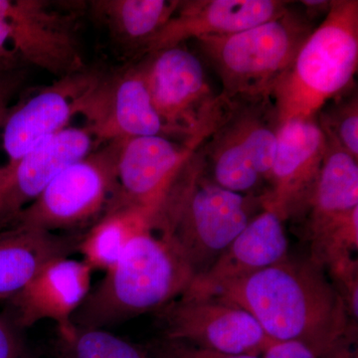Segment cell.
<instances>
[{
  "label": "cell",
  "mask_w": 358,
  "mask_h": 358,
  "mask_svg": "<svg viewBox=\"0 0 358 358\" xmlns=\"http://www.w3.org/2000/svg\"><path fill=\"white\" fill-rule=\"evenodd\" d=\"M326 271L310 257L288 256L224 285L210 298L243 308L272 341L301 343L320 357L336 341L357 331Z\"/></svg>",
  "instance_id": "cell-1"
},
{
  "label": "cell",
  "mask_w": 358,
  "mask_h": 358,
  "mask_svg": "<svg viewBox=\"0 0 358 358\" xmlns=\"http://www.w3.org/2000/svg\"><path fill=\"white\" fill-rule=\"evenodd\" d=\"M258 208L264 209L262 197L216 185L194 152L152 212L148 227L178 248L195 278L211 267Z\"/></svg>",
  "instance_id": "cell-2"
},
{
  "label": "cell",
  "mask_w": 358,
  "mask_h": 358,
  "mask_svg": "<svg viewBox=\"0 0 358 358\" xmlns=\"http://www.w3.org/2000/svg\"><path fill=\"white\" fill-rule=\"evenodd\" d=\"M194 279L185 257L150 228L129 241L121 258L91 289L73 317L80 327L106 329L178 299Z\"/></svg>",
  "instance_id": "cell-3"
},
{
  "label": "cell",
  "mask_w": 358,
  "mask_h": 358,
  "mask_svg": "<svg viewBox=\"0 0 358 358\" xmlns=\"http://www.w3.org/2000/svg\"><path fill=\"white\" fill-rule=\"evenodd\" d=\"M357 68L358 1L333 0L271 96L280 126L315 119L327 102L355 86Z\"/></svg>",
  "instance_id": "cell-4"
},
{
  "label": "cell",
  "mask_w": 358,
  "mask_h": 358,
  "mask_svg": "<svg viewBox=\"0 0 358 358\" xmlns=\"http://www.w3.org/2000/svg\"><path fill=\"white\" fill-rule=\"evenodd\" d=\"M294 3L279 17L244 31L193 40L199 57L220 79L221 96L271 98L317 26L300 2Z\"/></svg>",
  "instance_id": "cell-5"
},
{
  "label": "cell",
  "mask_w": 358,
  "mask_h": 358,
  "mask_svg": "<svg viewBox=\"0 0 358 358\" xmlns=\"http://www.w3.org/2000/svg\"><path fill=\"white\" fill-rule=\"evenodd\" d=\"M279 128L272 99L221 96L216 121L195 152L216 185L262 197L259 188L270 180Z\"/></svg>",
  "instance_id": "cell-6"
},
{
  "label": "cell",
  "mask_w": 358,
  "mask_h": 358,
  "mask_svg": "<svg viewBox=\"0 0 358 358\" xmlns=\"http://www.w3.org/2000/svg\"><path fill=\"white\" fill-rule=\"evenodd\" d=\"M121 143H105L66 167L6 228L58 233L93 226L105 215L117 189V159Z\"/></svg>",
  "instance_id": "cell-7"
},
{
  "label": "cell",
  "mask_w": 358,
  "mask_h": 358,
  "mask_svg": "<svg viewBox=\"0 0 358 358\" xmlns=\"http://www.w3.org/2000/svg\"><path fill=\"white\" fill-rule=\"evenodd\" d=\"M140 65L169 136L186 141L211 129L220 96L212 92L199 54L181 44L148 54Z\"/></svg>",
  "instance_id": "cell-8"
},
{
  "label": "cell",
  "mask_w": 358,
  "mask_h": 358,
  "mask_svg": "<svg viewBox=\"0 0 358 358\" xmlns=\"http://www.w3.org/2000/svg\"><path fill=\"white\" fill-rule=\"evenodd\" d=\"M16 54L62 79L85 69L76 16L65 4L44 0H0V55Z\"/></svg>",
  "instance_id": "cell-9"
},
{
  "label": "cell",
  "mask_w": 358,
  "mask_h": 358,
  "mask_svg": "<svg viewBox=\"0 0 358 358\" xmlns=\"http://www.w3.org/2000/svg\"><path fill=\"white\" fill-rule=\"evenodd\" d=\"M299 216L307 219L313 261L327 268L352 256L358 247V160L327 143L319 178Z\"/></svg>",
  "instance_id": "cell-10"
},
{
  "label": "cell",
  "mask_w": 358,
  "mask_h": 358,
  "mask_svg": "<svg viewBox=\"0 0 358 358\" xmlns=\"http://www.w3.org/2000/svg\"><path fill=\"white\" fill-rule=\"evenodd\" d=\"M164 338L229 355L262 357L272 339L253 315L217 298L181 299L157 312Z\"/></svg>",
  "instance_id": "cell-11"
},
{
  "label": "cell",
  "mask_w": 358,
  "mask_h": 358,
  "mask_svg": "<svg viewBox=\"0 0 358 358\" xmlns=\"http://www.w3.org/2000/svg\"><path fill=\"white\" fill-rule=\"evenodd\" d=\"M208 133L182 143L164 136L122 141L117 159V189L106 214L120 209L152 212Z\"/></svg>",
  "instance_id": "cell-12"
},
{
  "label": "cell",
  "mask_w": 358,
  "mask_h": 358,
  "mask_svg": "<svg viewBox=\"0 0 358 358\" xmlns=\"http://www.w3.org/2000/svg\"><path fill=\"white\" fill-rule=\"evenodd\" d=\"M79 115L96 145L138 136H164L166 127L155 110L140 63L113 76H102L85 93Z\"/></svg>",
  "instance_id": "cell-13"
},
{
  "label": "cell",
  "mask_w": 358,
  "mask_h": 358,
  "mask_svg": "<svg viewBox=\"0 0 358 358\" xmlns=\"http://www.w3.org/2000/svg\"><path fill=\"white\" fill-rule=\"evenodd\" d=\"M327 148L326 136L317 120L281 124L263 208L274 211L282 221L298 217L319 178Z\"/></svg>",
  "instance_id": "cell-14"
},
{
  "label": "cell",
  "mask_w": 358,
  "mask_h": 358,
  "mask_svg": "<svg viewBox=\"0 0 358 358\" xmlns=\"http://www.w3.org/2000/svg\"><path fill=\"white\" fill-rule=\"evenodd\" d=\"M86 127L66 128L13 164H0V230L34 201L66 167L96 150Z\"/></svg>",
  "instance_id": "cell-15"
},
{
  "label": "cell",
  "mask_w": 358,
  "mask_h": 358,
  "mask_svg": "<svg viewBox=\"0 0 358 358\" xmlns=\"http://www.w3.org/2000/svg\"><path fill=\"white\" fill-rule=\"evenodd\" d=\"M101 74L84 70L58 79L36 92L24 102L11 108L2 127V148L13 164L29 154L46 138L68 128L79 115L85 93Z\"/></svg>",
  "instance_id": "cell-16"
},
{
  "label": "cell",
  "mask_w": 358,
  "mask_h": 358,
  "mask_svg": "<svg viewBox=\"0 0 358 358\" xmlns=\"http://www.w3.org/2000/svg\"><path fill=\"white\" fill-rule=\"evenodd\" d=\"M93 272L83 260L56 259L6 301V312L23 331L41 320L55 322L58 333L69 331L73 317L91 291Z\"/></svg>",
  "instance_id": "cell-17"
},
{
  "label": "cell",
  "mask_w": 358,
  "mask_h": 358,
  "mask_svg": "<svg viewBox=\"0 0 358 358\" xmlns=\"http://www.w3.org/2000/svg\"><path fill=\"white\" fill-rule=\"evenodd\" d=\"M291 3L282 0L178 1L171 17L148 45L145 55L189 40L244 31L279 17Z\"/></svg>",
  "instance_id": "cell-18"
},
{
  "label": "cell",
  "mask_w": 358,
  "mask_h": 358,
  "mask_svg": "<svg viewBox=\"0 0 358 358\" xmlns=\"http://www.w3.org/2000/svg\"><path fill=\"white\" fill-rule=\"evenodd\" d=\"M282 222L274 211L264 208L224 250L211 267L192 280L179 298H210L224 285L285 260L289 256V244Z\"/></svg>",
  "instance_id": "cell-19"
},
{
  "label": "cell",
  "mask_w": 358,
  "mask_h": 358,
  "mask_svg": "<svg viewBox=\"0 0 358 358\" xmlns=\"http://www.w3.org/2000/svg\"><path fill=\"white\" fill-rule=\"evenodd\" d=\"M81 237L25 227L0 230V300L13 298L47 264L77 251Z\"/></svg>",
  "instance_id": "cell-20"
},
{
  "label": "cell",
  "mask_w": 358,
  "mask_h": 358,
  "mask_svg": "<svg viewBox=\"0 0 358 358\" xmlns=\"http://www.w3.org/2000/svg\"><path fill=\"white\" fill-rule=\"evenodd\" d=\"M178 4V0H95L89 7L117 44L145 56Z\"/></svg>",
  "instance_id": "cell-21"
},
{
  "label": "cell",
  "mask_w": 358,
  "mask_h": 358,
  "mask_svg": "<svg viewBox=\"0 0 358 358\" xmlns=\"http://www.w3.org/2000/svg\"><path fill=\"white\" fill-rule=\"evenodd\" d=\"M150 214L120 209L105 214L80 239L77 251L92 270L108 272L121 258L129 241L148 227Z\"/></svg>",
  "instance_id": "cell-22"
},
{
  "label": "cell",
  "mask_w": 358,
  "mask_h": 358,
  "mask_svg": "<svg viewBox=\"0 0 358 358\" xmlns=\"http://www.w3.org/2000/svg\"><path fill=\"white\" fill-rule=\"evenodd\" d=\"M57 358H155L148 348L134 345L106 329L74 326L58 333L54 343Z\"/></svg>",
  "instance_id": "cell-23"
},
{
  "label": "cell",
  "mask_w": 358,
  "mask_h": 358,
  "mask_svg": "<svg viewBox=\"0 0 358 358\" xmlns=\"http://www.w3.org/2000/svg\"><path fill=\"white\" fill-rule=\"evenodd\" d=\"M331 147L358 160V93L357 84L327 102L315 117Z\"/></svg>",
  "instance_id": "cell-24"
},
{
  "label": "cell",
  "mask_w": 358,
  "mask_h": 358,
  "mask_svg": "<svg viewBox=\"0 0 358 358\" xmlns=\"http://www.w3.org/2000/svg\"><path fill=\"white\" fill-rule=\"evenodd\" d=\"M148 350L155 358H262L256 355H229L166 338L155 341Z\"/></svg>",
  "instance_id": "cell-25"
},
{
  "label": "cell",
  "mask_w": 358,
  "mask_h": 358,
  "mask_svg": "<svg viewBox=\"0 0 358 358\" xmlns=\"http://www.w3.org/2000/svg\"><path fill=\"white\" fill-rule=\"evenodd\" d=\"M24 331L6 312L0 313V358H32Z\"/></svg>",
  "instance_id": "cell-26"
},
{
  "label": "cell",
  "mask_w": 358,
  "mask_h": 358,
  "mask_svg": "<svg viewBox=\"0 0 358 358\" xmlns=\"http://www.w3.org/2000/svg\"><path fill=\"white\" fill-rule=\"evenodd\" d=\"M26 77L27 73L21 67L0 74V129L3 127L7 115L13 108L10 103L22 88Z\"/></svg>",
  "instance_id": "cell-27"
},
{
  "label": "cell",
  "mask_w": 358,
  "mask_h": 358,
  "mask_svg": "<svg viewBox=\"0 0 358 358\" xmlns=\"http://www.w3.org/2000/svg\"><path fill=\"white\" fill-rule=\"evenodd\" d=\"M262 358H317L308 348L301 343L294 341H271L265 352H263Z\"/></svg>",
  "instance_id": "cell-28"
},
{
  "label": "cell",
  "mask_w": 358,
  "mask_h": 358,
  "mask_svg": "<svg viewBox=\"0 0 358 358\" xmlns=\"http://www.w3.org/2000/svg\"><path fill=\"white\" fill-rule=\"evenodd\" d=\"M357 331H352L348 336L336 341L334 345L317 357V358H358L357 346Z\"/></svg>",
  "instance_id": "cell-29"
},
{
  "label": "cell",
  "mask_w": 358,
  "mask_h": 358,
  "mask_svg": "<svg viewBox=\"0 0 358 358\" xmlns=\"http://www.w3.org/2000/svg\"><path fill=\"white\" fill-rule=\"evenodd\" d=\"M331 2L333 0L331 1L329 0H305V1H300V4L308 18L315 22L320 16L324 15V17L329 13Z\"/></svg>",
  "instance_id": "cell-30"
},
{
  "label": "cell",
  "mask_w": 358,
  "mask_h": 358,
  "mask_svg": "<svg viewBox=\"0 0 358 358\" xmlns=\"http://www.w3.org/2000/svg\"><path fill=\"white\" fill-rule=\"evenodd\" d=\"M17 67H21L20 61L0 57V74Z\"/></svg>",
  "instance_id": "cell-31"
}]
</instances>
